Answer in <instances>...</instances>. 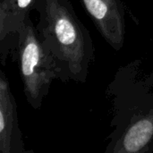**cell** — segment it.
<instances>
[{
	"label": "cell",
	"mask_w": 153,
	"mask_h": 153,
	"mask_svg": "<svg viewBox=\"0 0 153 153\" xmlns=\"http://www.w3.org/2000/svg\"><path fill=\"white\" fill-rule=\"evenodd\" d=\"M36 0H1L0 15L3 16L15 38L30 18V13L34 9Z\"/></svg>",
	"instance_id": "obj_6"
},
{
	"label": "cell",
	"mask_w": 153,
	"mask_h": 153,
	"mask_svg": "<svg viewBox=\"0 0 153 153\" xmlns=\"http://www.w3.org/2000/svg\"><path fill=\"white\" fill-rule=\"evenodd\" d=\"M36 24L41 43L54 57L60 81L84 83L95 59L94 43L70 0H36Z\"/></svg>",
	"instance_id": "obj_2"
},
{
	"label": "cell",
	"mask_w": 153,
	"mask_h": 153,
	"mask_svg": "<svg viewBox=\"0 0 153 153\" xmlns=\"http://www.w3.org/2000/svg\"><path fill=\"white\" fill-rule=\"evenodd\" d=\"M13 59L18 62L27 102L35 110L40 108L53 81L60 80L61 74L54 57L39 40L30 18L19 32Z\"/></svg>",
	"instance_id": "obj_3"
},
{
	"label": "cell",
	"mask_w": 153,
	"mask_h": 153,
	"mask_svg": "<svg viewBox=\"0 0 153 153\" xmlns=\"http://www.w3.org/2000/svg\"><path fill=\"white\" fill-rule=\"evenodd\" d=\"M141 62L121 67L108 88L113 117L106 153L153 152V74H141Z\"/></svg>",
	"instance_id": "obj_1"
},
{
	"label": "cell",
	"mask_w": 153,
	"mask_h": 153,
	"mask_svg": "<svg viewBox=\"0 0 153 153\" xmlns=\"http://www.w3.org/2000/svg\"><path fill=\"white\" fill-rule=\"evenodd\" d=\"M0 152H26L19 128L17 105L4 72H0Z\"/></svg>",
	"instance_id": "obj_5"
},
{
	"label": "cell",
	"mask_w": 153,
	"mask_h": 153,
	"mask_svg": "<svg viewBox=\"0 0 153 153\" xmlns=\"http://www.w3.org/2000/svg\"><path fill=\"white\" fill-rule=\"evenodd\" d=\"M105 41L119 51L125 44L126 15L122 0H81Z\"/></svg>",
	"instance_id": "obj_4"
}]
</instances>
